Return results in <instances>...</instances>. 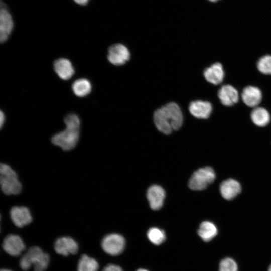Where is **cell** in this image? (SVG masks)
Listing matches in <instances>:
<instances>
[{
  "label": "cell",
  "instance_id": "cell-1",
  "mask_svg": "<svg viewBox=\"0 0 271 271\" xmlns=\"http://www.w3.org/2000/svg\"><path fill=\"white\" fill-rule=\"evenodd\" d=\"M154 121L157 128L165 134L179 129L183 122V116L179 106L170 102L157 109L154 113Z\"/></svg>",
  "mask_w": 271,
  "mask_h": 271
},
{
  "label": "cell",
  "instance_id": "cell-2",
  "mask_svg": "<svg viewBox=\"0 0 271 271\" xmlns=\"http://www.w3.org/2000/svg\"><path fill=\"white\" fill-rule=\"evenodd\" d=\"M64 123L65 128L54 134L51 142L63 150L69 151L75 147L78 142L81 122L77 114L70 113L65 116Z\"/></svg>",
  "mask_w": 271,
  "mask_h": 271
},
{
  "label": "cell",
  "instance_id": "cell-3",
  "mask_svg": "<svg viewBox=\"0 0 271 271\" xmlns=\"http://www.w3.org/2000/svg\"><path fill=\"white\" fill-rule=\"evenodd\" d=\"M50 262L48 254L45 253L38 246L30 247L22 256L20 266L24 270L29 269L34 266V271H45Z\"/></svg>",
  "mask_w": 271,
  "mask_h": 271
},
{
  "label": "cell",
  "instance_id": "cell-4",
  "mask_svg": "<svg viewBox=\"0 0 271 271\" xmlns=\"http://www.w3.org/2000/svg\"><path fill=\"white\" fill-rule=\"evenodd\" d=\"M0 184L2 191L7 195L18 194L22 188L16 172L5 163L0 166Z\"/></svg>",
  "mask_w": 271,
  "mask_h": 271
},
{
  "label": "cell",
  "instance_id": "cell-5",
  "mask_svg": "<svg viewBox=\"0 0 271 271\" xmlns=\"http://www.w3.org/2000/svg\"><path fill=\"white\" fill-rule=\"evenodd\" d=\"M215 177V173L211 167L200 168L191 176L188 183L189 187L193 190H203L214 181Z\"/></svg>",
  "mask_w": 271,
  "mask_h": 271
},
{
  "label": "cell",
  "instance_id": "cell-6",
  "mask_svg": "<svg viewBox=\"0 0 271 271\" xmlns=\"http://www.w3.org/2000/svg\"><path fill=\"white\" fill-rule=\"evenodd\" d=\"M101 245L106 253L111 255H117L123 251L125 246V240L120 234H109L102 239Z\"/></svg>",
  "mask_w": 271,
  "mask_h": 271
},
{
  "label": "cell",
  "instance_id": "cell-7",
  "mask_svg": "<svg viewBox=\"0 0 271 271\" xmlns=\"http://www.w3.org/2000/svg\"><path fill=\"white\" fill-rule=\"evenodd\" d=\"M127 48L121 44L111 46L108 51L107 59L112 64L119 66L124 64L130 59Z\"/></svg>",
  "mask_w": 271,
  "mask_h": 271
},
{
  "label": "cell",
  "instance_id": "cell-8",
  "mask_svg": "<svg viewBox=\"0 0 271 271\" xmlns=\"http://www.w3.org/2000/svg\"><path fill=\"white\" fill-rule=\"evenodd\" d=\"M56 252L64 256L75 254L78 250L77 242L69 236H62L56 240L54 244Z\"/></svg>",
  "mask_w": 271,
  "mask_h": 271
},
{
  "label": "cell",
  "instance_id": "cell-9",
  "mask_svg": "<svg viewBox=\"0 0 271 271\" xmlns=\"http://www.w3.org/2000/svg\"><path fill=\"white\" fill-rule=\"evenodd\" d=\"M2 247L4 251L12 256H17L25 250V245L18 235L9 234L3 240Z\"/></svg>",
  "mask_w": 271,
  "mask_h": 271
},
{
  "label": "cell",
  "instance_id": "cell-10",
  "mask_svg": "<svg viewBox=\"0 0 271 271\" xmlns=\"http://www.w3.org/2000/svg\"><path fill=\"white\" fill-rule=\"evenodd\" d=\"M13 223L18 227H23L30 224L33 218L28 208L25 206H14L10 211Z\"/></svg>",
  "mask_w": 271,
  "mask_h": 271
},
{
  "label": "cell",
  "instance_id": "cell-11",
  "mask_svg": "<svg viewBox=\"0 0 271 271\" xmlns=\"http://www.w3.org/2000/svg\"><path fill=\"white\" fill-rule=\"evenodd\" d=\"M147 197L151 208L153 210H158L163 206L165 192L161 186L153 185L149 188Z\"/></svg>",
  "mask_w": 271,
  "mask_h": 271
},
{
  "label": "cell",
  "instance_id": "cell-12",
  "mask_svg": "<svg viewBox=\"0 0 271 271\" xmlns=\"http://www.w3.org/2000/svg\"><path fill=\"white\" fill-rule=\"evenodd\" d=\"M53 67L59 77L64 80L70 79L74 74V67L68 59L61 58L56 60L54 62Z\"/></svg>",
  "mask_w": 271,
  "mask_h": 271
},
{
  "label": "cell",
  "instance_id": "cell-13",
  "mask_svg": "<svg viewBox=\"0 0 271 271\" xmlns=\"http://www.w3.org/2000/svg\"><path fill=\"white\" fill-rule=\"evenodd\" d=\"M12 17L5 7H1L0 11V41L6 42L13 28Z\"/></svg>",
  "mask_w": 271,
  "mask_h": 271
},
{
  "label": "cell",
  "instance_id": "cell-14",
  "mask_svg": "<svg viewBox=\"0 0 271 271\" xmlns=\"http://www.w3.org/2000/svg\"><path fill=\"white\" fill-rule=\"evenodd\" d=\"M219 189L222 196L225 199L229 200L240 193L241 187L237 180L229 178L221 183Z\"/></svg>",
  "mask_w": 271,
  "mask_h": 271
},
{
  "label": "cell",
  "instance_id": "cell-15",
  "mask_svg": "<svg viewBox=\"0 0 271 271\" xmlns=\"http://www.w3.org/2000/svg\"><path fill=\"white\" fill-rule=\"evenodd\" d=\"M189 110L193 116L197 118L207 119L211 113L212 106L209 102L196 100L190 103Z\"/></svg>",
  "mask_w": 271,
  "mask_h": 271
},
{
  "label": "cell",
  "instance_id": "cell-16",
  "mask_svg": "<svg viewBox=\"0 0 271 271\" xmlns=\"http://www.w3.org/2000/svg\"><path fill=\"white\" fill-rule=\"evenodd\" d=\"M218 96L221 103L227 106L233 105L239 99L237 90L230 85H223L218 91Z\"/></svg>",
  "mask_w": 271,
  "mask_h": 271
},
{
  "label": "cell",
  "instance_id": "cell-17",
  "mask_svg": "<svg viewBox=\"0 0 271 271\" xmlns=\"http://www.w3.org/2000/svg\"><path fill=\"white\" fill-rule=\"evenodd\" d=\"M241 98L243 102L248 106L256 107L261 100V90L256 87L247 86L243 89Z\"/></svg>",
  "mask_w": 271,
  "mask_h": 271
},
{
  "label": "cell",
  "instance_id": "cell-18",
  "mask_svg": "<svg viewBox=\"0 0 271 271\" xmlns=\"http://www.w3.org/2000/svg\"><path fill=\"white\" fill-rule=\"evenodd\" d=\"M203 75L208 82L214 85L219 84L224 76L222 65L219 62L215 63L204 70Z\"/></svg>",
  "mask_w": 271,
  "mask_h": 271
},
{
  "label": "cell",
  "instance_id": "cell-19",
  "mask_svg": "<svg viewBox=\"0 0 271 271\" xmlns=\"http://www.w3.org/2000/svg\"><path fill=\"white\" fill-rule=\"evenodd\" d=\"M217 228L214 223L205 221L202 222L198 229V235L203 240L208 242L217 234Z\"/></svg>",
  "mask_w": 271,
  "mask_h": 271
},
{
  "label": "cell",
  "instance_id": "cell-20",
  "mask_svg": "<svg viewBox=\"0 0 271 271\" xmlns=\"http://www.w3.org/2000/svg\"><path fill=\"white\" fill-rule=\"evenodd\" d=\"M250 117L252 122L257 126L263 127L267 125L270 121L269 112L263 107H255L251 112Z\"/></svg>",
  "mask_w": 271,
  "mask_h": 271
},
{
  "label": "cell",
  "instance_id": "cell-21",
  "mask_svg": "<svg viewBox=\"0 0 271 271\" xmlns=\"http://www.w3.org/2000/svg\"><path fill=\"white\" fill-rule=\"evenodd\" d=\"M72 89L76 96L83 97L91 92L92 85L89 80L86 78H80L73 82Z\"/></svg>",
  "mask_w": 271,
  "mask_h": 271
},
{
  "label": "cell",
  "instance_id": "cell-22",
  "mask_svg": "<svg viewBox=\"0 0 271 271\" xmlns=\"http://www.w3.org/2000/svg\"><path fill=\"white\" fill-rule=\"evenodd\" d=\"M98 268L97 260L86 254L81 256L77 264V271H97Z\"/></svg>",
  "mask_w": 271,
  "mask_h": 271
},
{
  "label": "cell",
  "instance_id": "cell-23",
  "mask_svg": "<svg viewBox=\"0 0 271 271\" xmlns=\"http://www.w3.org/2000/svg\"><path fill=\"white\" fill-rule=\"evenodd\" d=\"M147 235L150 241L157 245L162 244L166 239L165 232L157 227L150 228Z\"/></svg>",
  "mask_w": 271,
  "mask_h": 271
},
{
  "label": "cell",
  "instance_id": "cell-24",
  "mask_svg": "<svg viewBox=\"0 0 271 271\" xmlns=\"http://www.w3.org/2000/svg\"><path fill=\"white\" fill-rule=\"evenodd\" d=\"M256 66L261 73L271 75V56L266 55L260 58L257 62Z\"/></svg>",
  "mask_w": 271,
  "mask_h": 271
},
{
  "label": "cell",
  "instance_id": "cell-25",
  "mask_svg": "<svg viewBox=\"0 0 271 271\" xmlns=\"http://www.w3.org/2000/svg\"><path fill=\"white\" fill-rule=\"evenodd\" d=\"M219 271H238L236 262L231 258H225L220 262Z\"/></svg>",
  "mask_w": 271,
  "mask_h": 271
},
{
  "label": "cell",
  "instance_id": "cell-26",
  "mask_svg": "<svg viewBox=\"0 0 271 271\" xmlns=\"http://www.w3.org/2000/svg\"><path fill=\"white\" fill-rule=\"evenodd\" d=\"M102 271H123V270L117 265L109 264L104 267Z\"/></svg>",
  "mask_w": 271,
  "mask_h": 271
},
{
  "label": "cell",
  "instance_id": "cell-27",
  "mask_svg": "<svg viewBox=\"0 0 271 271\" xmlns=\"http://www.w3.org/2000/svg\"><path fill=\"white\" fill-rule=\"evenodd\" d=\"M5 121V115L2 111L0 113V126L2 127Z\"/></svg>",
  "mask_w": 271,
  "mask_h": 271
},
{
  "label": "cell",
  "instance_id": "cell-28",
  "mask_svg": "<svg viewBox=\"0 0 271 271\" xmlns=\"http://www.w3.org/2000/svg\"><path fill=\"white\" fill-rule=\"evenodd\" d=\"M76 3L81 5H86L89 1V0H73Z\"/></svg>",
  "mask_w": 271,
  "mask_h": 271
},
{
  "label": "cell",
  "instance_id": "cell-29",
  "mask_svg": "<svg viewBox=\"0 0 271 271\" xmlns=\"http://www.w3.org/2000/svg\"><path fill=\"white\" fill-rule=\"evenodd\" d=\"M137 271H148V270L144 268H140V269H138Z\"/></svg>",
  "mask_w": 271,
  "mask_h": 271
},
{
  "label": "cell",
  "instance_id": "cell-30",
  "mask_svg": "<svg viewBox=\"0 0 271 271\" xmlns=\"http://www.w3.org/2000/svg\"><path fill=\"white\" fill-rule=\"evenodd\" d=\"M1 271H12V270H10V269H5V268H4V269H1Z\"/></svg>",
  "mask_w": 271,
  "mask_h": 271
},
{
  "label": "cell",
  "instance_id": "cell-31",
  "mask_svg": "<svg viewBox=\"0 0 271 271\" xmlns=\"http://www.w3.org/2000/svg\"><path fill=\"white\" fill-rule=\"evenodd\" d=\"M268 271H271V265L269 266Z\"/></svg>",
  "mask_w": 271,
  "mask_h": 271
},
{
  "label": "cell",
  "instance_id": "cell-32",
  "mask_svg": "<svg viewBox=\"0 0 271 271\" xmlns=\"http://www.w3.org/2000/svg\"><path fill=\"white\" fill-rule=\"evenodd\" d=\"M209 1H211V2H216L218 0H209Z\"/></svg>",
  "mask_w": 271,
  "mask_h": 271
}]
</instances>
